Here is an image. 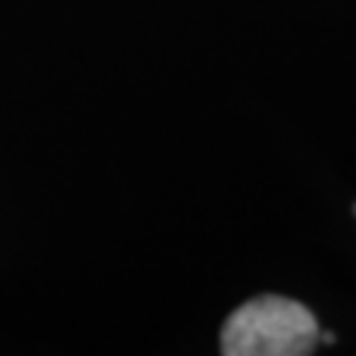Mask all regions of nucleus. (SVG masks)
I'll list each match as a JSON object with an SVG mask.
<instances>
[{"instance_id": "f257e3e1", "label": "nucleus", "mask_w": 356, "mask_h": 356, "mask_svg": "<svg viewBox=\"0 0 356 356\" xmlns=\"http://www.w3.org/2000/svg\"><path fill=\"white\" fill-rule=\"evenodd\" d=\"M318 318L288 297L264 294L235 309L220 332L226 356H306L318 348Z\"/></svg>"}]
</instances>
